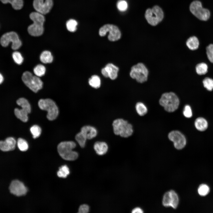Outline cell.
<instances>
[{
	"label": "cell",
	"mask_w": 213,
	"mask_h": 213,
	"mask_svg": "<svg viewBox=\"0 0 213 213\" xmlns=\"http://www.w3.org/2000/svg\"><path fill=\"white\" fill-rule=\"evenodd\" d=\"M30 17L33 23L28 28V33L33 36H41L44 31L43 24L45 20L44 16L37 12H33L30 14Z\"/></svg>",
	"instance_id": "obj_1"
},
{
	"label": "cell",
	"mask_w": 213,
	"mask_h": 213,
	"mask_svg": "<svg viewBox=\"0 0 213 213\" xmlns=\"http://www.w3.org/2000/svg\"><path fill=\"white\" fill-rule=\"evenodd\" d=\"M179 100L175 93L170 91L164 92L162 94L159 100V103L165 110L169 112L176 110L179 104Z\"/></svg>",
	"instance_id": "obj_2"
},
{
	"label": "cell",
	"mask_w": 213,
	"mask_h": 213,
	"mask_svg": "<svg viewBox=\"0 0 213 213\" xmlns=\"http://www.w3.org/2000/svg\"><path fill=\"white\" fill-rule=\"evenodd\" d=\"M76 146V143L73 141L62 142L57 146L58 151L63 159L69 161L74 160L78 156L77 152L72 150Z\"/></svg>",
	"instance_id": "obj_3"
},
{
	"label": "cell",
	"mask_w": 213,
	"mask_h": 213,
	"mask_svg": "<svg viewBox=\"0 0 213 213\" xmlns=\"http://www.w3.org/2000/svg\"><path fill=\"white\" fill-rule=\"evenodd\" d=\"M149 73V70L143 62H139L131 67L130 75L137 82L142 83L147 80Z\"/></svg>",
	"instance_id": "obj_4"
},
{
	"label": "cell",
	"mask_w": 213,
	"mask_h": 213,
	"mask_svg": "<svg viewBox=\"0 0 213 213\" xmlns=\"http://www.w3.org/2000/svg\"><path fill=\"white\" fill-rule=\"evenodd\" d=\"M112 125L114 133L116 135L127 138L130 136L133 133L132 125L122 119H115L113 121Z\"/></svg>",
	"instance_id": "obj_5"
},
{
	"label": "cell",
	"mask_w": 213,
	"mask_h": 213,
	"mask_svg": "<svg viewBox=\"0 0 213 213\" xmlns=\"http://www.w3.org/2000/svg\"><path fill=\"white\" fill-rule=\"evenodd\" d=\"M40 108L47 112V117L49 120L56 118L59 114L58 108L55 102L50 99H41L38 102Z\"/></svg>",
	"instance_id": "obj_6"
},
{
	"label": "cell",
	"mask_w": 213,
	"mask_h": 213,
	"mask_svg": "<svg viewBox=\"0 0 213 213\" xmlns=\"http://www.w3.org/2000/svg\"><path fill=\"white\" fill-rule=\"evenodd\" d=\"M22 78L24 84L35 93L37 92L42 88L43 83L39 77L33 75L30 72H24Z\"/></svg>",
	"instance_id": "obj_7"
},
{
	"label": "cell",
	"mask_w": 213,
	"mask_h": 213,
	"mask_svg": "<svg viewBox=\"0 0 213 213\" xmlns=\"http://www.w3.org/2000/svg\"><path fill=\"white\" fill-rule=\"evenodd\" d=\"M145 17L148 23L155 26L161 22L164 17V13L162 9L158 6H155L152 9L146 11Z\"/></svg>",
	"instance_id": "obj_8"
},
{
	"label": "cell",
	"mask_w": 213,
	"mask_h": 213,
	"mask_svg": "<svg viewBox=\"0 0 213 213\" xmlns=\"http://www.w3.org/2000/svg\"><path fill=\"white\" fill-rule=\"evenodd\" d=\"M17 104L22 108H15L14 110L16 117L21 121L26 122L28 120V114L31 112V106L28 101L25 99L21 98L17 101Z\"/></svg>",
	"instance_id": "obj_9"
},
{
	"label": "cell",
	"mask_w": 213,
	"mask_h": 213,
	"mask_svg": "<svg viewBox=\"0 0 213 213\" xmlns=\"http://www.w3.org/2000/svg\"><path fill=\"white\" fill-rule=\"evenodd\" d=\"M0 43L3 47L7 46L9 44L12 43V48L14 50L19 49L22 45V42L18 34L14 31H11L4 34L1 37Z\"/></svg>",
	"instance_id": "obj_10"
},
{
	"label": "cell",
	"mask_w": 213,
	"mask_h": 213,
	"mask_svg": "<svg viewBox=\"0 0 213 213\" xmlns=\"http://www.w3.org/2000/svg\"><path fill=\"white\" fill-rule=\"evenodd\" d=\"M190 9L193 15L201 20L206 21L210 17L209 10L203 8L201 2L199 1H193L190 4Z\"/></svg>",
	"instance_id": "obj_11"
},
{
	"label": "cell",
	"mask_w": 213,
	"mask_h": 213,
	"mask_svg": "<svg viewBox=\"0 0 213 213\" xmlns=\"http://www.w3.org/2000/svg\"><path fill=\"white\" fill-rule=\"evenodd\" d=\"M109 32L108 39L112 41L119 40L121 37V32L117 26L112 24H107L101 27L99 29V34L101 36H105Z\"/></svg>",
	"instance_id": "obj_12"
},
{
	"label": "cell",
	"mask_w": 213,
	"mask_h": 213,
	"mask_svg": "<svg viewBox=\"0 0 213 213\" xmlns=\"http://www.w3.org/2000/svg\"><path fill=\"white\" fill-rule=\"evenodd\" d=\"M168 137L169 139L173 142L174 147L177 149H182L186 145V140L185 136L178 131H171L169 133Z\"/></svg>",
	"instance_id": "obj_13"
},
{
	"label": "cell",
	"mask_w": 213,
	"mask_h": 213,
	"mask_svg": "<svg viewBox=\"0 0 213 213\" xmlns=\"http://www.w3.org/2000/svg\"><path fill=\"white\" fill-rule=\"evenodd\" d=\"M179 199L177 193L173 190L166 192L164 195L162 204L165 207H171L176 209L179 204Z\"/></svg>",
	"instance_id": "obj_14"
},
{
	"label": "cell",
	"mask_w": 213,
	"mask_h": 213,
	"mask_svg": "<svg viewBox=\"0 0 213 213\" xmlns=\"http://www.w3.org/2000/svg\"><path fill=\"white\" fill-rule=\"evenodd\" d=\"M33 6L36 12L43 15L48 13L53 5L52 0H34Z\"/></svg>",
	"instance_id": "obj_15"
},
{
	"label": "cell",
	"mask_w": 213,
	"mask_h": 213,
	"mask_svg": "<svg viewBox=\"0 0 213 213\" xmlns=\"http://www.w3.org/2000/svg\"><path fill=\"white\" fill-rule=\"evenodd\" d=\"M9 190L11 193L17 196L24 195L27 192V189L23 183L17 180L12 181Z\"/></svg>",
	"instance_id": "obj_16"
},
{
	"label": "cell",
	"mask_w": 213,
	"mask_h": 213,
	"mask_svg": "<svg viewBox=\"0 0 213 213\" xmlns=\"http://www.w3.org/2000/svg\"><path fill=\"white\" fill-rule=\"evenodd\" d=\"M118 68L112 63L107 64L105 67L101 70L102 75L105 77L109 78L114 80L117 76Z\"/></svg>",
	"instance_id": "obj_17"
},
{
	"label": "cell",
	"mask_w": 213,
	"mask_h": 213,
	"mask_svg": "<svg viewBox=\"0 0 213 213\" xmlns=\"http://www.w3.org/2000/svg\"><path fill=\"white\" fill-rule=\"evenodd\" d=\"M16 143V141L14 138L8 137L4 141H0V149L4 151L13 150L15 148Z\"/></svg>",
	"instance_id": "obj_18"
},
{
	"label": "cell",
	"mask_w": 213,
	"mask_h": 213,
	"mask_svg": "<svg viewBox=\"0 0 213 213\" xmlns=\"http://www.w3.org/2000/svg\"><path fill=\"white\" fill-rule=\"evenodd\" d=\"M81 131L85 136L87 139L90 140L96 137L97 134L96 129L90 125H85L81 129Z\"/></svg>",
	"instance_id": "obj_19"
},
{
	"label": "cell",
	"mask_w": 213,
	"mask_h": 213,
	"mask_svg": "<svg viewBox=\"0 0 213 213\" xmlns=\"http://www.w3.org/2000/svg\"><path fill=\"white\" fill-rule=\"evenodd\" d=\"M93 148L96 153L99 155L105 154L107 152L108 148L107 143L102 141H97L95 142Z\"/></svg>",
	"instance_id": "obj_20"
},
{
	"label": "cell",
	"mask_w": 213,
	"mask_h": 213,
	"mask_svg": "<svg viewBox=\"0 0 213 213\" xmlns=\"http://www.w3.org/2000/svg\"><path fill=\"white\" fill-rule=\"evenodd\" d=\"M199 44L198 38L195 36H190L185 41V45L187 48L191 51L197 49Z\"/></svg>",
	"instance_id": "obj_21"
},
{
	"label": "cell",
	"mask_w": 213,
	"mask_h": 213,
	"mask_svg": "<svg viewBox=\"0 0 213 213\" xmlns=\"http://www.w3.org/2000/svg\"><path fill=\"white\" fill-rule=\"evenodd\" d=\"M194 125L196 129L199 131L205 130L208 127V123L206 120L202 117H199L196 120Z\"/></svg>",
	"instance_id": "obj_22"
},
{
	"label": "cell",
	"mask_w": 213,
	"mask_h": 213,
	"mask_svg": "<svg viewBox=\"0 0 213 213\" xmlns=\"http://www.w3.org/2000/svg\"><path fill=\"white\" fill-rule=\"evenodd\" d=\"M4 4L9 3L12 7L15 10H19L22 7L23 5V0H0Z\"/></svg>",
	"instance_id": "obj_23"
},
{
	"label": "cell",
	"mask_w": 213,
	"mask_h": 213,
	"mask_svg": "<svg viewBox=\"0 0 213 213\" xmlns=\"http://www.w3.org/2000/svg\"><path fill=\"white\" fill-rule=\"evenodd\" d=\"M40 60L42 63L46 64L51 63L53 57L50 52L48 51H43L40 56Z\"/></svg>",
	"instance_id": "obj_24"
},
{
	"label": "cell",
	"mask_w": 213,
	"mask_h": 213,
	"mask_svg": "<svg viewBox=\"0 0 213 213\" xmlns=\"http://www.w3.org/2000/svg\"><path fill=\"white\" fill-rule=\"evenodd\" d=\"M208 69L207 64L204 62L197 64L195 67L196 73L200 75L206 74L208 72Z\"/></svg>",
	"instance_id": "obj_25"
},
{
	"label": "cell",
	"mask_w": 213,
	"mask_h": 213,
	"mask_svg": "<svg viewBox=\"0 0 213 213\" xmlns=\"http://www.w3.org/2000/svg\"><path fill=\"white\" fill-rule=\"evenodd\" d=\"M89 85L92 87L98 88L101 85V80L100 78L97 75H92L88 80Z\"/></svg>",
	"instance_id": "obj_26"
},
{
	"label": "cell",
	"mask_w": 213,
	"mask_h": 213,
	"mask_svg": "<svg viewBox=\"0 0 213 213\" xmlns=\"http://www.w3.org/2000/svg\"><path fill=\"white\" fill-rule=\"evenodd\" d=\"M75 139L81 147L83 148L85 146L87 139L83 132L80 131L78 133L75 135Z\"/></svg>",
	"instance_id": "obj_27"
},
{
	"label": "cell",
	"mask_w": 213,
	"mask_h": 213,
	"mask_svg": "<svg viewBox=\"0 0 213 213\" xmlns=\"http://www.w3.org/2000/svg\"><path fill=\"white\" fill-rule=\"evenodd\" d=\"M135 109L138 114L141 116L145 115L147 112V109L146 106L141 102H139L136 104Z\"/></svg>",
	"instance_id": "obj_28"
},
{
	"label": "cell",
	"mask_w": 213,
	"mask_h": 213,
	"mask_svg": "<svg viewBox=\"0 0 213 213\" xmlns=\"http://www.w3.org/2000/svg\"><path fill=\"white\" fill-rule=\"evenodd\" d=\"M70 174L69 168L66 165L62 166L57 172L58 176L60 178H66Z\"/></svg>",
	"instance_id": "obj_29"
},
{
	"label": "cell",
	"mask_w": 213,
	"mask_h": 213,
	"mask_svg": "<svg viewBox=\"0 0 213 213\" xmlns=\"http://www.w3.org/2000/svg\"><path fill=\"white\" fill-rule=\"evenodd\" d=\"M33 72L36 75L40 77L44 75L46 72V68L44 65L39 64L34 68Z\"/></svg>",
	"instance_id": "obj_30"
},
{
	"label": "cell",
	"mask_w": 213,
	"mask_h": 213,
	"mask_svg": "<svg viewBox=\"0 0 213 213\" xmlns=\"http://www.w3.org/2000/svg\"><path fill=\"white\" fill-rule=\"evenodd\" d=\"M77 25L78 22L77 21L73 19L69 20L66 23L67 29L70 32H74L76 30Z\"/></svg>",
	"instance_id": "obj_31"
},
{
	"label": "cell",
	"mask_w": 213,
	"mask_h": 213,
	"mask_svg": "<svg viewBox=\"0 0 213 213\" xmlns=\"http://www.w3.org/2000/svg\"><path fill=\"white\" fill-rule=\"evenodd\" d=\"M202 83L204 87L209 91H211L213 89V79L208 77L205 78L203 80Z\"/></svg>",
	"instance_id": "obj_32"
},
{
	"label": "cell",
	"mask_w": 213,
	"mask_h": 213,
	"mask_svg": "<svg viewBox=\"0 0 213 213\" xmlns=\"http://www.w3.org/2000/svg\"><path fill=\"white\" fill-rule=\"evenodd\" d=\"M17 143L18 147L21 151H25L28 149V144L25 140L19 138L17 140Z\"/></svg>",
	"instance_id": "obj_33"
},
{
	"label": "cell",
	"mask_w": 213,
	"mask_h": 213,
	"mask_svg": "<svg viewBox=\"0 0 213 213\" xmlns=\"http://www.w3.org/2000/svg\"><path fill=\"white\" fill-rule=\"evenodd\" d=\"M198 192L200 195L201 196H205L208 194L209 192L210 189L209 187L205 184L200 185L198 188Z\"/></svg>",
	"instance_id": "obj_34"
},
{
	"label": "cell",
	"mask_w": 213,
	"mask_h": 213,
	"mask_svg": "<svg viewBox=\"0 0 213 213\" xmlns=\"http://www.w3.org/2000/svg\"><path fill=\"white\" fill-rule=\"evenodd\" d=\"M30 131L34 138L38 137L40 135L41 130V128L38 125H35L30 128Z\"/></svg>",
	"instance_id": "obj_35"
},
{
	"label": "cell",
	"mask_w": 213,
	"mask_h": 213,
	"mask_svg": "<svg viewBox=\"0 0 213 213\" xmlns=\"http://www.w3.org/2000/svg\"><path fill=\"white\" fill-rule=\"evenodd\" d=\"M12 57L14 62L17 64H21L23 62V58L19 52H14L12 53Z\"/></svg>",
	"instance_id": "obj_36"
},
{
	"label": "cell",
	"mask_w": 213,
	"mask_h": 213,
	"mask_svg": "<svg viewBox=\"0 0 213 213\" xmlns=\"http://www.w3.org/2000/svg\"><path fill=\"white\" fill-rule=\"evenodd\" d=\"M206 52L208 59L213 63V44H210L206 46Z\"/></svg>",
	"instance_id": "obj_37"
},
{
	"label": "cell",
	"mask_w": 213,
	"mask_h": 213,
	"mask_svg": "<svg viewBox=\"0 0 213 213\" xmlns=\"http://www.w3.org/2000/svg\"><path fill=\"white\" fill-rule=\"evenodd\" d=\"M117 6L118 9L121 12L125 11L128 7L127 2L124 0H120L117 3Z\"/></svg>",
	"instance_id": "obj_38"
},
{
	"label": "cell",
	"mask_w": 213,
	"mask_h": 213,
	"mask_svg": "<svg viewBox=\"0 0 213 213\" xmlns=\"http://www.w3.org/2000/svg\"><path fill=\"white\" fill-rule=\"evenodd\" d=\"M183 113L184 116L186 118H190L192 116V111L189 105H187L185 106Z\"/></svg>",
	"instance_id": "obj_39"
},
{
	"label": "cell",
	"mask_w": 213,
	"mask_h": 213,
	"mask_svg": "<svg viewBox=\"0 0 213 213\" xmlns=\"http://www.w3.org/2000/svg\"><path fill=\"white\" fill-rule=\"evenodd\" d=\"M89 211V206L86 204H82L80 206L78 209V213H87Z\"/></svg>",
	"instance_id": "obj_40"
},
{
	"label": "cell",
	"mask_w": 213,
	"mask_h": 213,
	"mask_svg": "<svg viewBox=\"0 0 213 213\" xmlns=\"http://www.w3.org/2000/svg\"><path fill=\"white\" fill-rule=\"evenodd\" d=\"M132 212L133 213H142L143 212V211L141 208L137 207L133 209Z\"/></svg>",
	"instance_id": "obj_41"
},
{
	"label": "cell",
	"mask_w": 213,
	"mask_h": 213,
	"mask_svg": "<svg viewBox=\"0 0 213 213\" xmlns=\"http://www.w3.org/2000/svg\"><path fill=\"white\" fill-rule=\"evenodd\" d=\"M4 81V77L0 73V84H1Z\"/></svg>",
	"instance_id": "obj_42"
}]
</instances>
